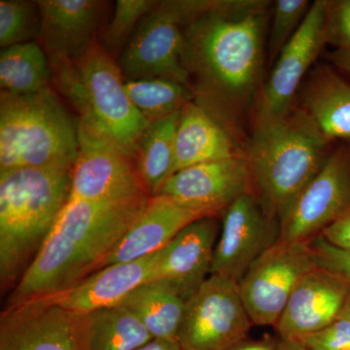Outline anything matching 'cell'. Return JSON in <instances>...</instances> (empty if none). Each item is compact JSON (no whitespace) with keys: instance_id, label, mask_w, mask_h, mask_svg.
Returning <instances> with one entry per match:
<instances>
[{"instance_id":"19","label":"cell","mask_w":350,"mask_h":350,"mask_svg":"<svg viewBox=\"0 0 350 350\" xmlns=\"http://www.w3.org/2000/svg\"><path fill=\"white\" fill-rule=\"evenodd\" d=\"M156 257L157 252L135 261L109 265L63 293L45 298L81 314L118 306L133 290L155 280Z\"/></svg>"},{"instance_id":"7","label":"cell","mask_w":350,"mask_h":350,"mask_svg":"<svg viewBox=\"0 0 350 350\" xmlns=\"http://www.w3.org/2000/svg\"><path fill=\"white\" fill-rule=\"evenodd\" d=\"M196 7L197 1L159 2L145 16L120 55L118 66L126 80L165 78L193 90L182 27Z\"/></svg>"},{"instance_id":"36","label":"cell","mask_w":350,"mask_h":350,"mask_svg":"<svg viewBox=\"0 0 350 350\" xmlns=\"http://www.w3.org/2000/svg\"><path fill=\"white\" fill-rule=\"evenodd\" d=\"M137 350H183L177 340H163V338H153L146 345Z\"/></svg>"},{"instance_id":"14","label":"cell","mask_w":350,"mask_h":350,"mask_svg":"<svg viewBox=\"0 0 350 350\" xmlns=\"http://www.w3.org/2000/svg\"><path fill=\"white\" fill-rule=\"evenodd\" d=\"M280 222L267 215L256 196H241L223 211L211 275L239 283L251 265L280 241Z\"/></svg>"},{"instance_id":"33","label":"cell","mask_w":350,"mask_h":350,"mask_svg":"<svg viewBox=\"0 0 350 350\" xmlns=\"http://www.w3.org/2000/svg\"><path fill=\"white\" fill-rule=\"evenodd\" d=\"M308 350H350V321L344 317L299 340Z\"/></svg>"},{"instance_id":"35","label":"cell","mask_w":350,"mask_h":350,"mask_svg":"<svg viewBox=\"0 0 350 350\" xmlns=\"http://www.w3.org/2000/svg\"><path fill=\"white\" fill-rule=\"evenodd\" d=\"M226 350H280V340L264 338V340H253L246 338L243 342L232 345Z\"/></svg>"},{"instance_id":"1","label":"cell","mask_w":350,"mask_h":350,"mask_svg":"<svg viewBox=\"0 0 350 350\" xmlns=\"http://www.w3.org/2000/svg\"><path fill=\"white\" fill-rule=\"evenodd\" d=\"M269 2L200 1L187 21L186 64L196 103L239 144L246 114L262 89Z\"/></svg>"},{"instance_id":"10","label":"cell","mask_w":350,"mask_h":350,"mask_svg":"<svg viewBox=\"0 0 350 350\" xmlns=\"http://www.w3.org/2000/svg\"><path fill=\"white\" fill-rule=\"evenodd\" d=\"M350 213V150L329 154L280 218V241H310Z\"/></svg>"},{"instance_id":"28","label":"cell","mask_w":350,"mask_h":350,"mask_svg":"<svg viewBox=\"0 0 350 350\" xmlns=\"http://www.w3.org/2000/svg\"><path fill=\"white\" fill-rule=\"evenodd\" d=\"M40 31L38 3L24 0L0 1V46L2 49L27 43Z\"/></svg>"},{"instance_id":"20","label":"cell","mask_w":350,"mask_h":350,"mask_svg":"<svg viewBox=\"0 0 350 350\" xmlns=\"http://www.w3.org/2000/svg\"><path fill=\"white\" fill-rule=\"evenodd\" d=\"M39 38L50 59H75L94 41L101 13L94 0H41Z\"/></svg>"},{"instance_id":"21","label":"cell","mask_w":350,"mask_h":350,"mask_svg":"<svg viewBox=\"0 0 350 350\" xmlns=\"http://www.w3.org/2000/svg\"><path fill=\"white\" fill-rule=\"evenodd\" d=\"M245 155L238 142L197 103L181 110L175 138L174 172L199 163Z\"/></svg>"},{"instance_id":"2","label":"cell","mask_w":350,"mask_h":350,"mask_svg":"<svg viewBox=\"0 0 350 350\" xmlns=\"http://www.w3.org/2000/svg\"><path fill=\"white\" fill-rule=\"evenodd\" d=\"M149 199L150 196L114 202L69 199L18 282L9 305L63 293L94 273Z\"/></svg>"},{"instance_id":"26","label":"cell","mask_w":350,"mask_h":350,"mask_svg":"<svg viewBox=\"0 0 350 350\" xmlns=\"http://www.w3.org/2000/svg\"><path fill=\"white\" fill-rule=\"evenodd\" d=\"M90 349L137 350L153 340L139 319L122 306L89 313Z\"/></svg>"},{"instance_id":"39","label":"cell","mask_w":350,"mask_h":350,"mask_svg":"<svg viewBox=\"0 0 350 350\" xmlns=\"http://www.w3.org/2000/svg\"><path fill=\"white\" fill-rule=\"evenodd\" d=\"M340 317H344V319H349L350 321V293L347 303H345L344 310H342Z\"/></svg>"},{"instance_id":"13","label":"cell","mask_w":350,"mask_h":350,"mask_svg":"<svg viewBox=\"0 0 350 350\" xmlns=\"http://www.w3.org/2000/svg\"><path fill=\"white\" fill-rule=\"evenodd\" d=\"M328 1L313 2L296 33L280 53L255 105V123L280 118L293 109L301 82L327 43Z\"/></svg>"},{"instance_id":"34","label":"cell","mask_w":350,"mask_h":350,"mask_svg":"<svg viewBox=\"0 0 350 350\" xmlns=\"http://www.w3.org/2000/svg\"><path fill=\"white\" fill-rule=\"evenodd\" d=\"M321 236L336 247L350 251V213L326 228Z\"/></svg>"},{"instance_id":"25","label":"cell","mask_w":350,"mask_h":350,"mask_svg":"<svg viewBox=\"0 0 350 350\" xmlns=\"http://www.w3.org/2000/svg\"><path fill=\"white\" fill-rule=\"evenodd\" d=\"M52 80L50 59L40 44L29 41L1 50L2 92L12 94H36L50 88Z\"/></svg>"},{"instance_id":"4","label":"cell","mask_w":350,"mask_h":350,"mask_svg":"<svg viewBox=\"0 0 350 350\" xmlns=\"http://www.w3.org/2000/svg\"><path fill=\"white\" fill-rule=\"evenodd\" d=\"M72 167L0 170V280L24 275L70 197Z\"/></svg>"},{"instance_id":"18","label":"cell","mask_w":350,"mask_h":350,"mask_svg":"<svg viewBox=\"0 0 350 350\" xmlns=\"http://www.w3.org/2000/svg\"><path fill=\"white\" fill-rule=\"evenodd\" d=\"M204 217L208 216L165 196L150 197L130 230L96 271L150 256L163 250L184 228Z\"/></svg>"},{"instance_id":"23","label":"cell","mask_w":350,"mask_h":350,"mask_svg":"<svg viewBox=\"0 0 350 350\" xmlns=\"http://www.w3.org/2000/svg\"><path fill=\"white\" fill-rule=\"evenodd\" d=\"M188 299L165 280L140 285L120 306L133 312L154 338L177 340Z\"/></svg>"},{"instance_id":"30","label":"cell","mask_w":350,"mask_h":350,"mask_svg":"<svg viewBox=\"0 0 350 350\" xmlns=\"http://www.w3.org/2000/svg\"><path fill=\"white\" fill-rule=\"evenodd\" d=\"M312 4L306 0H278L273 4V20L269 38L271 59L278 57L283 47L296 33Z\"/></svg>"},{"instance_id":"32","label":"cell","mask_w":350,"mask_h":350,"mask_svg":"<svg viewBox=\"0 0 350 350\" xmlns=\"http://www.w3.org/2000/svg\"><path fill=\"white\" fill-rule=\"evenodd\" d=\"M326 38L337 50L350 51V0L328 1Z\"/></svg>"},{"instance_id":"9","label":"cell","mask_w":350,"mask_h":350,"mask_svg":"<svg viewBox=\"0 0 350 350\" xmlns=\"http://www.w3.org/2000/svg\"><path fill=\"white\" fill-rule=\"evenodd\" d=\"M317 268L310 241H278L258 258L238 283L253 325L275 326L295 288Z\"/></svg>"},{"instance_id":"38","label":"cell","mask_w":350,"mask_h":350,"mask_svg":"<svg viewBox=\"0 0 350 350\" xmlns=\"http://www.w3.org/2000/svg\"><path fill=\"white\" fill-rule=\"evenodd\" d=\"M280 350H308L297 340H280Z\"/></svg>"},{"instance_id":"3","label":"cell","mask_w":350,"mask_h":350,"mask_svg":"<svg viewBox=\"0 0 350 350\" xmlns=\"http://www.w3.org/2000/svg\"><path fill=\"white\" fill-rule=\"evenodd\" d=\"M330 142L304 108L254 123L245 157L253 194L267 215L280 220L321 169Z\"/></svg>"},{"instance_id":"31","label":"cell","mask_w":350,"mask_h":350,"mask_svg":"<svg viewBox=\"0 0 350 350\" xmlns=\"http://www.w3.org/2000/svg\"><path fill=\"white\" fill-rule=\"evenodd\" d=\"M317 268L342 280L350 288V251L328 243L321 234L310 241Z\"/></svg>"},{"instance_id":"5","label":"cell","mask_w":350,"mask_h":350,"mask_svg":"<svg viewBox=\"0 0 350 350\" xmlns=\"http://www.w3.org/2000/svg\"><path fill=\"white\" fill-rule=\"evenodd\" d=\"M50 64L52 81L79 113V121L135 160L150 123L131 103L111 54L96 42L79 57Z\"/></svg>"},{"instance_id":"27","label":"cell","mask_w":350,"mask_h":350,"mask_svg":"<svg viewBox=\"0 0 350 350\" xmlns=\"http://www.w3.org/2000/svg\"><path fill=\"white\" fill-rule=\"evenodd\" d=\"M125 88L133 105L149 123L181 111L195 98L191 88L165 78L126 79Z\"/></svg>"},{"instance_id":"8","label":"cell","mask_w":350,"mask_h":350,"mask_svg":"<svg viewBox=\"0 0 350 350\" xmlns=\"http://www.w3.org/2000/svg\"><path fill=\"white\" fill-rule=\"evenodd\" d=\"M252 325L238 282L211 275L186 303L178 342L183 350H226L246 340Z\"/></svg>"},{"instance_id":"16","label":"cell","mask_w":350,"mask_h":350,"mask_svg":"<svg viewBox=\"0 0 350 350\" xmlns=\"http://www.w3.org/2000/svg\"><path fill=\"white\" fill-rule=\"evenodd\" d=\"M350 288L323 269H313L295 288L275 329L282 340H299L323 330L342 314Z\"/></svg>"},{"instance_id":"15","label":"cell","mask_w":350,"mask_h":350,"mask_svg":"<svg viewBox=\"0 0 350 350\" xmlns=\"http://www.w3.org/2000/svg\"><path fill=\"white\" fill-rule=\"evenodd\" d=\"M247 193H253L252 177L247 159L241 155L178 170L159 195L215 217Z\"/></svg>"},{"instance_id":"17","label":"cell","mask_w":350,"mask_h":350,"mask_svg":"<svg viewBox=\"0 0 350 350\" xmlns=\"http://www.w3.org/2000/svg\"><path fill=\"white\" fill-rule=\"evenodd\" d=\"M220 234L215 217L198 219L157 252L155 280H165L189 299L211 273Z\"/></svg>"},{"instance_id":"37","label":"cell","mask_w":350,"mask_h":350,"mask_svg":"<svg viewBox=\"0 0 350 350\" xmlns=\"http://www.w3.org/2000/svg\"><path fill=\"white\" fill-rule=\"evenodd\" d=\"M330 59L340 70L350 76V51L337 50L332 53Z\"/></svg>"},{"instance_id":"24","label":"cell","mask_w":350,"mask_h":350,"mask_svg":"<svg viewBox=\"0 0 350 350\" xmlns=\"http://www.w3.org/2000/svg\"><path fill=\"white\" fill-rule=\"evenodd\" d=\"M180 112L149 124L138 144L135 165L151 197L159 195L165 182L174 174L175 138Z\"/></svg>"},{"instance_id":"29","label":"cell","mask_w":350,"mask_h":350,"mask_svg":"<svg viewBox=\"0 0 350 350\" xmlns=\"http://www.w3.org/2000/svg\"><path fill=\"white\" fill-rule=\"evenodd\" d=\"M158 3L151 0H118L114 15L103 33V41L108 49L124 48L142 19Z\"/></svg>"},{"instance_id":"22","label":"cell","mask_w":350,"mask_h":350,"mask_svg":"<svg viewBox=\"0 0 350 350\" xmlns=\"http://www.w3.org/2000/svg\"><path fill=\"white\" fill-rule=\"evenodd\" d=\"M303 107L327 139L350 142V84L328 68L312 73Z\"/></svg>"},{"instance_id":"11","label":"cell","mask_w":350,"mask_h":350,"mask_svg":"<svg viewBox=\"0 0 350 350\" xmlns=\"http://www.w3.org/2000/svg\"><path fill=\"white\" fill-rule=\"evenodd\" d=\"M0 350H91L89 314L47 298L9 305L0 317Z\"/></svg>"},{"instance_id":"6","label":"cell","mask_w":350,"mask_h":350,"mask_svg":"<svg viewBox=\"0 0 350 350\" xmlns=\"http://www.w3.org/2000/svg\"><path fill=\"white\" fill-rule=\"evenodd\" d=\"M79 121L51 88L31 94H0V170L73 167Z\"/></svg>"},{"instance_id":"12","label":"cell","mask_w":350,"mask_h":350,"mask_svg":"<svg viewBox=\"0 0 350 350\" xmlns=\"http://www.w3.org/2000/svg\"><path fill=\"white\" fill-rule=\"evenodd\" d=\"M142 196L150 195L135 160L79 121V148L71 172L69 199L114 202Z\"/></svg>"}]
</instances>
